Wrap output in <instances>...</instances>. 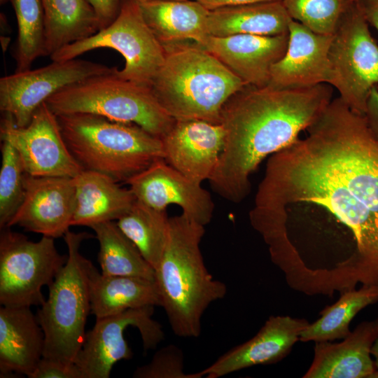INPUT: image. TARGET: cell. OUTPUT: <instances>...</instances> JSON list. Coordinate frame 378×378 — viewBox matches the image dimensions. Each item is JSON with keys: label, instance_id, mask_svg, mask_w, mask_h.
<instances>
[{"label": "cell", "instance_id": "cell-25", "mask_svg": "<svg viewBox=\"0 0 378 378\" xmlns=\"http://www.w3.org/2000/svg\"><path fill=\"white\" fill-rule=\"evenodd\" d=\"M91 313L96 318L130 309L160 306L155 281L131 276H106L95 267L90 281Z\"/></svg>", "mask_w": 378, "mask_h": 378}, {"label": "cell", "instance_id": "cell-28", "mask_svg": "<svg viewBox=\"0 0 378 378\" xmlns=\"http://www.w3.org/2000/svg\"><path fill=\"white\" fill-rule=\"evenodd\" d=\"M116 223L155 270L168 239L169 218L166 210L154 209L136 200Z\"/></svg>", "mask_w": 378, "mask_h": 378}, {"label": "cell", "instance_id": "cell-41", "mask_svg": "<svg viewBox=\"0 0 378 378\" xmlns=\"http://www.w3.org/2000/svg\"><path fill=\"white\" fill-rule=\"evenodd\" d=\"M132 1H134L138 4H141V3H144V2H147V1H153V0H132Z\"/></svg>", "mask_w": 378, "mask_h": 378}, {"label": "cell", "instance_id": "cell-34", "mask_svg": "<svg viewBox=\"0 0 378 378\" xmlns=\"http://www.w3.org/2000/svg\"><path fill=\"white\" fill-rule=\"evenodd\" d=\"M29 378H83L76 365L43 357Z\"/></svg>", "mask_w": 378, "mask_h": 378}, {"label": "cell", "instance_id": "cell-35", "mask_svg": "<svg viewBox=\"0 0 378 378\" xmlns=\"http://www.w3.org/2000/svg\"><path fill=\"white\" fill-rule=\"evenodd\" d=\"M97 16L99 30L108 26L120 13L122 0H87Z\"/></svg>", "mask_w": 378, "mask_h": 378}, {"label": "cell", "instance_id": "cell-18", "mask_svg": "<svg viewBox=\"0 0 378 378\" xmlns=\"http://www.w3.org/2000/svg\"><path fill=\"white\" fill-rule=\"evenodd\" d=\"M309 324L304 318L271 316L254 337L228 350L199 373L201 377L218 378L254 365L277 363L290 352Z\"/></svg>", "mask_w": 378, "mask_h": 378}, {"label": "cell", "instance_id": "cell-12", "mask_svg": "<svg viewBox=\"0 0 378 378\" xmlns=\"http://www.w3.org/2000/svg\"><path fill=\"white\" fill-rule=\"evenodd\" d=\"M115 68L76 58L15 72L0 79V110L10 115L16 126L25 127L36 110L59 90L90 77L112 73Z\"/></svg>", "mask_w": 378, "mask_h": 378}, {"label": "cell", "instance_id": "cell-37", "mask_svg": "<svg viewBox=\"0 0 378 378\" xmlns=\"http://www.w3.org/2000/svg\"><path fill=\"white\" fill-rule=\"evenodd\" d=\"M356 2L368 23L378 31V0H356Z\"/></svg>", "mask_w": 378, "mask_h": 378}, {"label": "cell", "instance_id": "cell-9", "mask_svg": "<svg viewBox=\"0 0 378 378\" xmlns=\"http://www.w3.org/2000/svg\"><path fill=\"white\" fill-rule=\"evenodd\" d=\"M54 238L32 241L10 227L1 229L0 304L5 307L41 305L42 288L49 286L67 261Z\"/></svg>", "mask_w": 378, "mask_h": 378}, {"label": "cell", "instance_id": "cell-8", "mask_svg": "<svg viewBox=\"0 0 378 378\" xmlns=\"http://www.w3.org/2000/svg\"><path fill=\"white\" fill-rule=\"evenodd\" d=\"M104 48L117 50L125 60L122 70L115 69L118 76L146 86H150L165 57L164 48L145 22L139 4L132 0H122L119 14L108 26L50 57L52 61H67Z\"/></svg>", "mask_w": 378, "mask_h": 378}, {"label": "cell", "instance_id": "cell-40", "mask_svg": "<svg viewBox=\"0 0 378 378\" xmlns=\"http://www.w3.org/2000/svg\"><path fill=\"white\" fill-rule=\"evenodd\" d=\"M0 40L3 52H6L10 43V38L9 36H1Z\"/></svg>", "mask_w": 378, "mask_h": 378}, {"label": "cell", "instance_id": "cell-4", "mask_svg": "<svg viewBox=\"0 0 378 378\" xmlns=\"http://www.w3.org/2000/svg\"><path fill=\"white\" fill-rule=\"evenodd\" d=\"M162 46L164 60L150 84L160 104L175 120L220 123L225 102L247 85L195 42Z\"/></svg>", "mask_w": 378, "mask_h": 378}, {"label": "cell", "instance_id": "cell-14", "mask_svg": "<svg viewBox=\"0 0 378 378\" xmlns=\"http://www.w3.org/2000/svg\"><path fill=\"white\" fill-rule=\"evenodd\" d=\"M23 200L7 227L18 225L52 238L71 226L76 205L74 178L24 176Z\"/></svg>", "mask_w": 378, "mask_h": 378}, {"label": "cell", "instance_id": "cell-29", "mask_svg": "<svg viewBox=\"0 0 378 378\" xmlns=\"http://www.w3.org/2000/svg\"><path fill=\"white\" fill-rule=\"evenodd\" d=\"M377 302L378 286H361L344 292L335 303L320 312L318 320L301 332L299 340L317 342L343 340L351 332L349 325L354 316L363 309Z\"/></svg>", "mask_w": 378, "mask_h": 378}, {"label": "cell", "instance_id": "cell-26", "mask_svg": "<svg viewBox=\"0 0 378 378\" xmlns=\"http://www.w3.org/2000/svg\"><path fill=\"white\" fill-rule=\"evenodd\" d=\"M41 1L46 19V56L99 30L96 13L87 0Z\"/></svg>", "mask_w": 378, "mask_h": 378}, {"label": "cell", "instance_id": "cell-33", "mask_svg": "<svg viewBox=\"0 0 378 378\" xmlns=\"http://www.w3.org/2000/svg\"><path fill=\"white\" fill-rule=\"evenodd\" d=\"M135 378H201L199 372L184 371L183 353L180 348L169 344L159 349L147 364L134 370Z\"/></svg>", "mask_w": 378, "mask_h": 378}, {"label": "cell", "instance_id": "cell-39", "mask_svg": "<svg viewBox=\"0 0 378 378\" xmlns=\"http://www.w3.org/2000/svg\"><path fill=\"white\" fill-rule=\"evenodd\" d=\"M371 354L372 356L374 358L375 367L377 370H378V338L372 346Z\"/></svg>", "mask_w": 378, "mask_h": 378}, {"label": "cell", "instance_id": "cell-13", "mask_svg": "<svg viewBox=\"0 0 378 378\" xmlns=\"http://www.w3.org/2000/svg\"><path fill=\"white\" fill-rule=\"evenodd\" d=\"M0 135L15 148L31 176L74 178L83 170L63 138L57 115L46 102L25 127L16 126L10 115L4 114Z\"/></svg>", "mask_w": 378, "mask_h": 378}, {"label": "cell", "instance_id": "cell-19", "mask_svg": "<svg viewBox=\"0 0 378 378\" xmlns=\"http://www.w3.org/2000/svg\"><path fill=\"white\" fill-rule=\"evenodd\" d=\"M332 36L316 34L292 20L286 52L273 65L268 85L295 88L329 84Z\"/></svg>", "mask_w": 378, "mask_h": 378}, {"label": "cell", "instance_id": "cell-16", "mask_svg": "<svg viewBox=\"0 0 378 378\" xmlns=\"http://www.w3.org/2000/svg\"><path fill=\"white\" fill-rule=\"evenodd\" d=\"M225 139V130L221 123L175 120L162 138L164 160L190 180L201 184L211 176Z\"/></svg>", "mask_w": 378, "mask_h": 378}, {"label": "cell", "instance_id": "cell-21", "mask_svg": "<svg viewBox=\"0 0 378 378\" xmlns=\"http://www.w3.org/2000/svg\"><path fill=\"white\" fill-rule=\"evenodd\" d=\"M43 331L28 307L0 308V377H29L43 356Z\"/></svg>", "mask_w": 378, "mask_h": 378}, {"label": "cell", "instance_id": "cell-17", "mask_svg": "<svg viewBox=\"0 0 378 378\" xmlns=\"http://www.w3.org/2000/svg\"><path fill=\"white\" fill-rule=\"evenodd\" d=\"M288 33L275 36L208 35L197 43L216 57L246 85H269L273 65L284 55Z\"/></svg>", "mask_w": 378, "mask_h": 378}, {"label": "cell", "instance_id": "cell-38", "mask_svg": "<svg viewBox=\"0 0 378 378\" xmlns=\"http://www.w3.org/2000/svg\"><path fill=\"white\" fill-rule=\"evenodd\" d=\"M202 4L209 10H213L218 8L232 6L253 4L261 1H274V0H195Z\"/></svg>", "mask_w": 378, "mask_h": 378}, {"label": "cell", "instance_id": "cell-15", "mask_svg": "<svg viewBox=\"0 0 378 378\" xmlns=\"http://www.w3.org/2000/svg\"><path fill=\"white\" fill-rule=\"evenodd\" d=\"M125 183L137 200L150 207L166 210L170 204L177 205L190 219L204 226L212 219L214 203L210 193L164 159L154 161Z\"/></svg>", "mask_w": 378, "mask_h": 378}, {"label": "cell", "instance_id": "cell-1", "mask_svg": "<svg viewBox=\"0 0 378 378\" xmlns=\"http://www.w3.org/2000/svg\"><path fill=\"white\" fill-rule=\"evenodd\" d=\"M306 130L305 138L269 158L251 224L283 232L290 205L320 206L351 237L344 292L378 286V140L365 115L340 97Z\"/></svg>", "mask_w": 378, "mask_h": 378}, {"label": "cell", "instance_id": "cell-2", "mask_svg": "<svg viewBox=\"0 0 378 378\" xmlns=\"http://www.w3.org/2000/svg\"><path fill=\"white\" fill-rule=\"evenodd\" d=\"M332 87L245 85L224 104L225 144L209 179L213 190L233 203L251 191L250 176L262 161L299 139L331 102Z\"/></svg>", "mask_w": 378, "mask_h": 378}, {"label": "cell", "instance_id": "cell-10", "mask_svg": "<svg viewBox=\"0 0 378 378\" xmlns=\"http://www.w3.org/2000/svg\"><path fill=\"white\" fill-rule=\"evenodd\" d=\"M329 58V85L349 108L365 115L370 90L378 84V44L356 2L332 36Z\"/></svg>", "mask_w": 378, "mask_h": 378}, {"label": "cell", "instance_id": "cell-30", "mask_svg": "<svg viewBox=\"0 0 378 378\" xmlns=\"http://www.w3.org/2000/svg\"><path fill=\"white\" fill-rule=\"evenodd\" d=\"M11 4L18 23L15 72L31 69L39 57L46 56V19L41 0H6Z\"/></svg>", "mask_w": 378, "mask_h": 378}, {"label": "cell", "instance_id": "cell-32", "mask_svg": "<svg viewBox=\"0 0 378 378\" xmlns=\"http://www.w3.org/2000/svg\"><path fill=\"white\" fill-rule=\"evenodd\" d=\"M0 169V228L7 227L20 206L24 193L25 171L15 148L1 140Z\"/></svg>", "mask_w": 378, "mask_h": 378}, {"label": "cell", "instance_id": "cell-24", "mask_svg": "<svg viewBox=\"0 0 378 378\" xmlns=\"http://www.w3.org/2000/svg\"><path fill=\"white\" fill-rule=\"evenodd\" d=\"M142 16L162 44L192 41L201 43L209 35L208 8L195 0H153L139 4Z\"/></svg>", "mask_w": 378, "mask_h": 378}, {"label": "cell", "instance_id": "cell-22", "mask_svg": "<svg viewBox=\"0 0 378 378\" xmlns=\"http://www.w3.org/2000/svg\"><path fill=\"white\" fill-rule=\"evenodd\" d=\"M76 205L71 225H92L118 220L136 198L130 188L102 173L83 169L74 178Z\"/></svg>", "mask_w": 378, "mask_h": 378}, {"label": "cell", "instance_id": "cell-23", "mask_svg": "<svg viewBox=\"0 0 378 378\" xmlns=\"http://www.w3.org/2000/svg\"><path fill=\"white\" fill-rule=\"evenodd\" d=\"M291 20L281 0L267 1L210 10L206 29L214 36H275L288 33Z\"/></svg>", "mask_w": 378, "mask_h": 378}, {"label": "cell", "instance_id": "cell-20", "mask_svg": "<svg viewBox=\"0 0 378 378\" xmlns=\"http://www.w3.org/2000/svg\"><path fill=\"white\" fill-rule=\"evenodd\" d=\"M378 338V318L363 321L338 343L315 342L304 378H378L371 349Z\"/></svg>", "mask_w": 378, "mask_h": 378}, {"label": "cell", "instance_id": "cell-11", "mask_svg": "<svg viewBox=\"0 0 378 378\" xmlns=\"http://www.w3.org/2000/svg\"><path fill=\"white\" fill-rule=\"evenodd\" d=\"M153 312L154 307L148 306L96 318L74 360L83 378H108L117 362L132 358L124 337L129 326L139 331L145 351L155 349L164 339V332L161 325L153 319Z\"/></svg>", "mask_w": 378, "mask_h": 378}, {"label": "cell", "instance_id": "cell-6", "mask_svg": "<svg viewBox=\"0 0 378 378\" xmlns=\"http://www.w3.org/2000/svg\"><path fill=\"white\" fill-rule=\"evenodd\" d=\"M93 236L69 230L64 236L68 258L53 282L48 296L36 314L43 331V356L74 363L85 336L91 312L90 281L95 268L80 253L82 242Z\"/></svg>", "mask_w": 378, "mask_h": 378}, {"label": "cell", "instance_id": "cell-31", "mask_svg": "<svg viewBox=\"0 0 378 378\" xmlns=\"http://www.w3.org/2000/svg\"><path fill=\"white\" fill-rule=\"evenodd\" d=\"M288 15L311 31L333 35L356 0H281Z\"/></svg>", "mask_w": 378, "mask_h": 378}, {"label": "cell", "instance_id": "cell-5", "mask_svg": "<svg viewBox=\"0 0 378 378\" xmlns=\"http://www.w3.org/2000/svg\"><path fill=\"white\" fill-rule=\"evenodd\" d=\"M63 138L83 169L126 182L164 158L163 142L142 127L90 113L57 116Z\"/></svg>", "mask_w": 378, "mask_h": 378}, {"label": "cell", "instance_id": "cell-36", "mask_svg": "<svg viewBox=\"0 0 378 378\" xmlns=\"http://www.w3.org/2000/svg\"><path fill=\"white\" fill-rule=\"evenodd\" d=\"M365 117L371 132L378 140V88L377 85L370 90Z\"/></svg>", "mask_w": 378, "mask_h": 378}, {"label": "cell", "instance_id": "cell-7", "mask_svg": "<svg viewBox=\"0 0 378 378\" xmlns=\"http://www.w3.org/2000/svg\"><path fill=\"white\" fill-rule=\"evenodd\" d=\"M115 69L66 86L46 103L57 116L94 114L116 122L135 124L162 139L175 120L160 104L150 86L120 78Z\"/></svg>", "mask_w": 378, "mask_h": 378}, {"label": "cell", "instance_id": "cell-27", "mask_svg": "<svg viewBox=\"0 0 378 378\" xmlns=\"http://www.w3.org/2000/svg\"><path fill=\"white\" fill-rule=\"evenodd\" d=\"M99 244L97 260L102 274L131 276L155 281V270L116 223L106 221L90 227Z\"/></svg>", "mask_w": 378, "mask_h": 378}, {"label": "cell", "instance_id": "cell-3", "mask_svg": "<svg viewBox=\"0 0 378 378\" xmlns=\"http://www.w3.org/2000/svg\"><path fill=\"white\" fill-rule=\"evenodd\" d=\"M204 233V225L183 213L169 218L166 247L155 269L161 307L180 337H198L204 313L227 293L226 285L214 279L204 262L200 243Z\"/></svg>", "mask_w": 378, "mask_h": 378}, {"label": "cell", "instance_id": "cell-42", "mask_svg": "<svg viewBox=\"0 0 378 378\" xmlns=\"http://www.w3.org/2000/svg\"><path fill=\"white\" fill-rule=\"evenodd\" d=\"M0 1H1V4H4L6 2V0H0Z\"/></svg>", "mask_w": 378, "mask_h": 378}]
</instances>
